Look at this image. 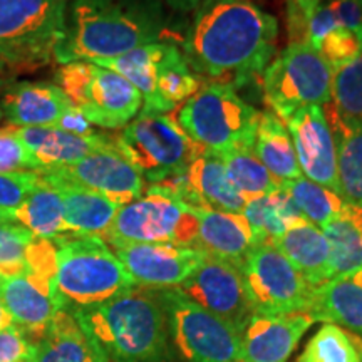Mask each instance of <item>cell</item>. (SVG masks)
<instances>
[{
	"label": "cell",
	"mask_w": 362,
	"mask_h": 362,
	"mask_svg": "<svg viewBox=\"0 0 362 362\" xmlns=\"http://www.w3.org/2000/svg\"><path fill=\"white\" fill-rule=\"evenodd\" d=\"M117 151L149 185L183 173L194 158L206 151L181 129L173 116L141 111L112 136Z\"/></svg>",
	"instance_id": "obj_7"
},
{
	"label": "cell",
	"mask_w": 362,
	"mask_h": 362,
	"mask_svg": "<svg viewBox=\"0 0 362 362\" xmlns=\"http://www.w3.org/2000/svg\"><path fill=\"white\" fill-rule=\"evenodd\" d=\"M153 187L189 208L243 214L247 205L245 198L230 183L220 156L210 149L194 158L183 173Z\"/></svg>",
	"instance_id": "obj_15"
},
{
	"label": "cell",
	"mask_w": 362,
	"mask_h": 362,
	"mask_svg": "<svg viewBox=\"0 0 362 362\" xmlns=\"http://www.w3.org/2000/svg\"><path fill=\"white\" fill-rule=\"evenodd\" d=\"M34 341L33 362H106L71 310L61 309Z\"/></svg>",
	"instance_id": "obj_25"
},
{
	"label": "cell",
	"mask_w": 362,
	"mask_h": 362,
	"mask_svg": "<svg viewBox=\"0 0 362 362\" xmlns=\"http://www.w3.org/2000/svg\"><path fill=\"white\" fill-rule=\"evenodd\" d=\"M166 312L170 342L185 362H235L242 336L176 287L158 288Z\"/></svg>",
	"instance_id": "obj_11"
},
{
	"label": "cell",
	"mask_w": 362,
	"mask_h": 362,
	"mask_svg": "<svg viewBox=\"0 0 362 362\" xmlns=\"http://www.w3.org/2000/svg\"><path fill=\"white\" fill-rule=\"evenodd\" d=\"M34 341L17 325L0 329V362H33Z\"/></svg>",
	"instance_id": "obj_41"
},
{
	"label": "cell",
	"mask_w": 362,
	"mask_h": 362,
	"mask_svg": "<svg viewBox=\"0 0 362 362\" xmlns=\"http://www.w3.org/2000/svg\"><path fill=\"white\" fill-rule=\"evenodd\" d=\"M35 237L17 223L0 225V275L24 274Z\"/></svg>",
	"instance_id": "obj_38"
},
{
	"label": "cell",
	"mask_w": 362,
	"mask_h": 362,
	"mask_svg": "<svg viewBox=\"0 0 362 362\" xmlns=\"http://www.w3.org/2000/svg\"><path fill=\"white\" fill-rule=\"evenodd\" d=\"M193 211L198 218L194 247L205 252L208 257H215L238 267L255 245V237L245 215L203 208H193Z\"/></svg>",
	"instance_id": "obj_22"
},
{
	"label": "cell",
	"mask_w": 362,
	"mask_h": 362,
	"mask_svg": "<svg viewBox=\"0 0 362 362\" xmlns=\"http://www.w3.org/2000/svg\"><path fill=\"white\" fill-rule=\"evenodd\" d=\"M297 362H362V337L336 324H325L307 342Z\"/></svg>",
	"instance_id": "obj_36"
},
{
	"label": "cell",
	"mask_w": 362,
	"mask_h": 362,
	"mask_svg": "<svg viewBox=\"0 0 362 362\" xmlns=\"http://www.w3.org/2000/svg\"><path fill=\"white\" fill-rule=\"evenodd\" d=\"M197 235L198 218L193 208L149 185L141 197L119 206L101 240L110 247L129 243H175L194 247Z\"/></svg>",
	"instance_id": "obj_10"
},
{
	"label": "cell",
	"mask_w": 362,
	"mask_h": 362,
	"mask_svg": "<svg viewBox=\"0 0 362 362\" xmlns=\"http://www.w3.org/2000/svg\"><path fill=\"white\" fill-rule=\"evenodd\" d=\"M238 270L255 315L305 312L314 287L270 242L255 243L238 264Z\"/></svg>",
	"instance_id": "obj_12"
},
{
	"label": "cell",
	"mask_w": 362,
	"mask_h": 362,
	"mask_svg": "<svg viewBox=\"0 0 362 362\" xmlns=\"http://www.w3.org/2000/svg\"><path fill=\"white\" fill-rule=\"evenodd\" d=\"M8 325H12V319L8 315L6 305H4L2 297H0V329H6Z\"/></svg>",
	"instance_id": "obj_47"
},
{
	"label": "cell",
	"mask_w": 362,
	"mask_h": 362,
	"mask_svg": "<svg viewBox=\"0 0 362 362\" xmlns=\"http://www.w3.org/2000/svg\"><path fill=\"white\" fill-rule=\"evenodd\" d=\"M270 243L296 267L310 287H319L332 279L329 242L322 230L309 220L298 221Z\"/></svg>",
	"instance_id": "obj_23"
},
{
	"label": "cell",
	"mask_w": 362,
	"mask_h": 362,
	"mask_svg": "<svg viewBox=\"0 0 362 362\" xmlns=\"http://www.w3.org/2000/svg\"><path fill=\"white\" fill-rule=\"evenodd\" d=\"M168 16L163 0H71L59 64L99 62L165 40Z\"/></svg>",
	"instance_id": "obj_2"
},
{
	"label": "cell",
	"mask_w": 362,
	"mask_h": 362,
	"mask_svg": "<svg viewBox=\"0 0 362 362\" xmlns=\"http://www.w3.org/2000/svg\"><path fill=\"white\" fill-rule=\"evenodd\" d=\"M319 7L314 0H287V25L291 42H304L305 27Z\"/></svg>",
	"instance_id": "obj_43"
},
{
	"label": "cell",
	"mask_w": 362,
	"mask_h": 362,
	"mask_svg": "<svg viewBox=\"0 0 362 362\" xmlns=\"http://www.w3.org/2000/svg\"><path fill=\"white\" fill-rule=\"evenodd\" d=\"M110 248L133 282L148 288L178 287L206 259L198 247L175 243H129Z\"/></svg>",
	"instance_id": "obj_16"
},
{
	"label": "cell",
	"mask_w": 362,
	"mask_h": 362,
	"mask_svg": "<svg viewBox=\"0 0 362 362\" xmlns=\"http://www.w3.org/2000/svg\"><path fill=\"white\" fill-rule=\"evenodd\" d=\"M7 223H13L12 211L0 208V225H7Z\"/></svg>",
	"instance_id": "obj_48"
},
{
	"label": "cell",
	"mask_w": 362,
	"mask_h": 362,
	"mask_svg": "<svg viewBox=\"0 0 362 362\" xmlns=\"http://www.w3.org/2000/svg\"><path fill=\"white\" fill-rule=\"evenodd\" d=\"M279 22L248 0H206L194 12L183 54L194 74L238 89L275 56Z\"/></svg>",
	"instance_id": "obj_1"
},
{
	"label": "cell",
	"mask_w": 362,
	"mask_h": 362,
	"mask_svg": "<svg viewBox=\"0 0 362 362\" xmlns=\"http://www.w3.org/2000/svg\"><path fill=\"white\" fill-rule=\"evenodd\" d=\"M21 170H35L33 158L11 128L0 129V171Z\"/></svg>",
	"instance_id": "obj_42"
},
{
	"label": "cell",
	"mask_w": 362,
	"mask_h": 362,
	"mask_svg": "<svg viewBox=\"0 0 362 362\" xmlns=\"http://www.w3.org/2000/svg\"><path fill=\"white\" fill-rule=\"evenodd\" d=\"M285 124L291 133L302 175L339 194L337 143L324 106L298 110Z\"/></svg>",
	"instance_id": "obj_17"
},
{
	"label": "cell",
	"mask_w": 362,
	"mask_h": 362,
	"mask_svg": "<svg viewBox=\"0 0 362 362\" xmlns=\"http://www.w3.org/2000/svg\"><path fill=\"white\" fill-rule=\"evenodd\" d=\"M54 242L56 288L64 309L99 305L136 285L104 240L69 235Z\"/></svg>",
	"instance_id": "obj_5"
},
{
	"label": "cell",
	"mask_w": 362,
	"mask_h": 362,
	"mask_svg": "<svg viewBox=\"0 0 362 362\" xmlns=\"http://www.w3.org/2000/svg\"><path fill=\"white\" fill-rule=\"evenodd\" d=\"M315 51L336 74L339 69L351 64L362 54V34L337 25L320 40Z\"/></svg>",
	"instance_id": "obj_39"
},
{
	"label": "cell",
	"mask_w": 362,
	"mask_h": 362,
	"mask_svg": "<svg viewBox=\"0 0 362 362\" xmlns=\"http://www.w3.org/2000/svg\"><path fill=\"white\" fill-rule=\"evenodd\" d=\"M37 173L93 189L119 205L141 197L146 188L143 176L117 151L115 144L90 153L71 165L37 170Z\"/></svg>",
	"instance_id": "obj_14"
},
{
	"label": "cell",
	"mask_w": 362,
	"mask_h": 362,
	"mask_svg": "<svg viewBox=\"0 0 362 362\" xmlns=\"http://www.w3.org/2000/svg\"><path fill=\"white\" fill-rule=\"evenodd\" d=\"M56 129L66 131V133L76 134V136H93L96 134L94 126L89 123L88 117L81 112L78 107L72 106L64 112V116L57 121V124L54 126Z\"/></svg>",
	"instance_id": "obj_45"
},
{
	"label": "cell",
	"mask_w": 362,
	"mask_h": 362,
	"mask_svg": "<svg viewBox=\"0 0 362 362\" xmlns=\"http://www.w3.org/2000/svg\"><path fill=\"white\" fill-rule=\"evenodd\" d=\"M325 107L342 119L362 123V54L334 74L332 101Z\"/></svg>",
	"instance_id": "obj_37"
},
{
	"label": "cell",
	"mask_w": 362,
	"mask_h": 362,
	"mask_svg": "<svg viewBox=\"0 0 362 362\" xmlns=\"http://www.w3.org/2000/svg\"><path fill=\"white\" fill-rule=\"evenodd\" d=\"M334 72L305 42H291L262 72L265 103L284 123L307 106L332 101Z\"/></svg>",
	"instance_id": "obj_9"
},
{
	"label": "cell",
	"mask_w": 362,
	"mask_h": 362,
	"mask_svg": "<svg viewBox=\"0 0 362 362\" xmlns=\"http://www.w3.org/2000/svg\"><path fill=\"white\" fill-rule=\"evenodd\" d=\"M69 0H0V66L35 71L56 61L64 42Z\"/></svg>",
	"instance_id": "obj_4"
},
{
	"label": "cell",
	"mask_w": 362,
	"mask_h": 362,
	"mask_svg": "<svg viewBox=\"0 0 362 362\" xmlns=\"http://www.w3.org/2000/svg\"><path fill=\"white\" fill-rule=\"evenodd\" d=\"M71 312L106 362L170 361L168 322L158 288L134 285L103 304Z\"/></svg>",
	"instance_id": "obj_3"
},
{
	"label": "cell",
	"mask_w": 362,
	"mask_h": 362,
	"mask_svg": "<svg viewBox=\"0 0 362 362\" xmlns=\"http://www.w3.org/2000/svg\"><path fill=\"white\" fill-rule=\"evenodd\" d=\"M314 2L317 4V6H319V4H320V2H322V0H314Z\"/></svg>",
	"instance_id": "obj_50"
},
{
	"label": "cell",
	"mask_w": 362,
	"mask_h": 362,
	"mask_svg": "<svg viewBox=\"0 0 362 362\" xmlns=\"http://www.w3.org/2000/svg\"><path fill=\"white\" fill-rule=\"evenodd\" d=\"M337 143L339 194L347 205L362 206V123H351L324 107Z\"/></svg>",
	"instance_id": "obj_31"
},
{
	"label": "cell",
	"mask_w": 362,
	"mask_h": 362,
	"mask_svg": "<svg viewBox=\"0 0 362 362\" xmlns=\"http://www.w3.org/2000/svg\"><path fill=\"white\" fill-rule=\"evenodd\" d=\"M30 158L35 170L71 165L81 158L112 146V136H76L56 128H11Z\"/></svg>",
	"instance_id": "obj_21"
},
{
	"label": "cell",
	"mask_w": 362,
	"mask_h": 362,
	"mask_svg": "<svg viewBox=\"0 0 362 362\" xmlns=\"http://www.w3.org/2000/svg\"><path fill=\"white\" fill-rule=\"evenodd\" d=\"M260 111L243 101L228 84L206 83L176 107V123L193 141L218 153L252 148Z\"/></svg>",
	"instance_id": "obj_6"
},
{
	"label": "cell",
	"mask_w": 362,
	"mask_h": 362,
	"mask_svg": "<svg viewBox=\"0 0 362 362\" xmlns=\"http://www.w3.org/2000/svg\"><path fill=\"white\" fill-rule=\"evenodd\" d=\"M252 149L280 183L304 176L298 166L291 133L284 121L272 111L260 112Z\"/></svg>",
	"instance_id": "obj_28"
},
{
	"label": "cell",
	"mask_w": 362,
	"mask_h": 362,
	"mask_svg": "<svg viewBox=\"0 0 362 362\" xmlns=\"http://www.w3.org/2000/svg\"><path fill=\"white\" fill-rule=\"evenodd\" d=\"M305 314L314 322L336 324L362 337V287L351 277L327 280L314 287Z\"/></svg>",
	"instance_id": "obj_26"
},
{
	"label": "cell",
	"mask_w": 362,
	"mask_h": 362,
	"mask_svg": "<svg viewBox=\"0 0 362 362\" xmlns=\"http://www.w3.org/2000/svg\"><path fill=\"white\" fill-rule=\"evenodd\" d=\"M243 215L252 226L255 243L272 242L304 220L297 206L282 188L264 197L248 200Z\"/></svg>",
	"instance_id": "obj_32"
},
{
	"label": "cell",
	"mask_w": 362,
	"mask_h": 362,
	"mask_svg": "<svg viewBox=\"0 0 362 362\" xmlns=\"http://www.w3.org/2000/svg\"><path fill=\"white\" fill-rule=\"evenodd\" d=\"M226 176L245 202L282 188L280 181L265 168L252 148H233L218 153Z\"/></svg>",
	"instance_id": "obj_33"
},
{
	"label": "cell",
	"mask_w": 362,
	"mask_h": 362,
	"mask_svg": "<svg viewBox=\"0 0 362 362\" xmlns=\"http://www.w3.org/2000/svg\"><path fill=\"white\" fill-rule=\"evenodd\" d=\"M332 12L337 25L362 34V0H322Z\"/></svg>",
	"instance_id": "obj_44"
},
{
	"label": "cell",
	"mask_w": 362,
	"mask_h": 362,
	"mask_svg": "<svg viewBox=\"0 0 362 362\" xmlns=\"http://www.w3.org/2000/svg\"><path fill=\"white\" fill-rule=\"evenodd\" d=\"M170 45L171 42L168 40H160V42L143 45L123 56L94 62V64L115 71L126 81H129L143 96L141 111L161 112L160 99H158V78H160L163 61L170 51Z\"/></svg>",
	"instance_id": "obj_27"
},
{
	"label": "cell",
	"mask_w": 362,
	"mask_h": 362,
	"mask_svg": "<svg viewBox=\"0 0 362 362\" xmlns=\"http://www.w3.org/2000/svg\"><path fill=\"white\" fill-rule=\"evenodd\" d=\"M176 288L240 336L255 315L238 267L215 257L206 255L202 265Z\"/></svg>",
	"instance_id": "obj_13"
},
{
	"label": "cell",
	"mask_w": 362,
	"mask_h": 362,
	"mask_svg": "<svg viewBox=\"0 0 362 362\" xmlns=\"http://www.w3.org/2000/svg\"><path fill=\"white\" fill-rule=\"evenodd\" d=\"M7 74H8V72H7L6 69H4L2 66H0V88H2L4 83H6V76H7Z\"/></svg>",
	"instance_id": "obj_49"
},
{
	"label": "cell",
	"mask_w": 362,
	"mask_h": 362,
	"mask_svg": "<svg viewBox=\"0 0 362 362\" xmlns=\"http://www.w3.org/2000/svg\"><path fill=\"white\" fill-rule=\"evenodd\" d=\"M39 181L40 175L34 170L0 171V208L16 210Z\"/></svg>",
	"instance_id": "obj_40"
},
{
	"label": "cell",
	"mask_w": 362,
	"mask_h": 362,
	"mask_svg": "<svg viewBox=\"0 0 362 362\" xmlns=\"http://www.w3.org/2000/svg\"><path fill=\"white\" fill-rule=\"evenodd\" d=\"M322 232L330 247L332 279L351 277L359 272L362 269V206L346 203Z\"/></svg>",
	"instance_id": "obj_30"
},
{
	"label": "cell",
	"mask_w": 362,
	"mask_h": 362,
	"mask_svg": "<svg viewBox=\"0 0 362 362\" xmlns=\"http://www.w3.org/2000/svg\"><path fill=\"white\" fill-rule=\"evenodd\" d=\"M56 84L93 126L123 129L143 110V96L117 72L94 62L62 64Z\"/></svg>",
	"instance_id": "obj_8"
},
{
	"label": "cell",
	"mask_w": 362,
	"mask_h": 362,
	"mask_svg": "<svg viewBox=\"0 0 362 362\" xmlns=\"http://www.w3.org/2000/svg\"><path fill=\"white\" fill-rule=\"evenodd\" d=\"M12 216L13 223L24 226L37 238L59 240L69 237L61 193L42 176L25 200L12 210Z\"/></svg>",
	"instance_id": "obj_29"
},
{
	"label": "cell",
	"mask_w": 362,
	"mask_h": 362,
	"mask_svg": "<svg viewBox=\"0 0 362 362\" xmlns=\"http://www.w3.org/2000/svg\"><path fill=\"white\" fill-rule=\"evenodd\" d=\"M200 79L188 66L185 54L171 42L158 78V99L163 115L175 111L200 89Z\"/></svg>",
	"instance_id": "obj_34"
},
{
	"label": "cell",
	"mask_w": 362,
	"mask_h": 362,
	"mask_svg": "<svg viewBox=\"0 0 362 362\" xmlns=\"http://www.w3.org/2000/svg\"><path fill=\"white\" fill-rule=\"evenodd\" d=\"M166 7H170L171 11L180 12V13H192L197 12L206 0H163Z\"/></svg>",
	"instance_id": "obj_46"
},
{
	"label": "cell",
	"mask_w": 362,
	"mask_h": 362,
	"mask_svg": "<svg viewBox=\"0 0 362 362\" xmlns=\"http://www.w3.org/2000/svg\"><path fill=\"white\" fill-rule=\"evenodd\" d=\"M314 324L305 312L287 315H253L242 336L235 362H287L304 334Z\"/></svg>",
	"instance_id": "obj_19"
},
{
	"label": "cell",
	"mask_w": 362,
	"mask_h": 362,
	"mask_svg": "<svg viewBox=\"0 0 362 362\" xmlns=\"http://www.w3.org/2000/svg\"><path fill=\"white\" fill-rule=\"evenodd\" d=\"M0 297L12 324L30 339L39 337L51 325L57 312L64 309L56 282L30 274L0 275Z\"/></svg>",
	"instance_id": "obj_18"
},
{
	"label": "cell",
	"mask_w": 362,
	"mask_h": 362,
	"mask_svg": "<svg viewBox=\"0 0 362 362\" xmlns=\"http://www.w3.org/2000/svg\"><path fill=\"white\" fill-rule=\"evenodd\" d=\"M4 119V116H2V111H0V121H2Z\"/></svg>",
	"instance_id": "obj_51"
},
{
	"label": "cell",
	"mask_w": 362,
	"mask_h": 362,
	"mask_svg": "<svg viewBox=\"0 0 362 362\" xmlns=\"http://www.w3.org/2000/svg\"><path fill=\"white\" fill-rule=\"evenodd\" d=\"M42 178L54 185L61 193L67 233L74 237H104L119 210V203L67 181L47 178V176Z\"/></svg>",
	"instance_id": "obj_24"
},
{
	"label": "cell",
	"mask_w": 362,
	"mask_h": 362,
	"mask_svg": "<svg viewBox=\"0 0 362 362\" xmlns=\"http://www.w3.org/2000/svg\"><path fill=\"white\" fill-rule=\"evenodd\" d=\"M72 103L56 83H13L4 89L0 111L12 128H54Z\"/></svg>",
	"instance_id": "obj_20"
},
{
	"label": "cell",
	"mask_w": 362,
	"mask_h": 362,
	"mask_svg": "<svg viewBox=\"0 0 362 362\" xmlns=\"http://www.w3.org/2000/svg\"><path fill=\"white\" fill-rule=\"evenodd\" d=\"M280 185H282V189L288 194V198L297 206L302 216L309 220L310 223L319 226L320 230L334 216L339 215V211L346 205V202L336 192L307 180L305 176H300V178L292 181H284Z\"/></svg>",
	"instance_id": "obj_35"
}]
</instances>
